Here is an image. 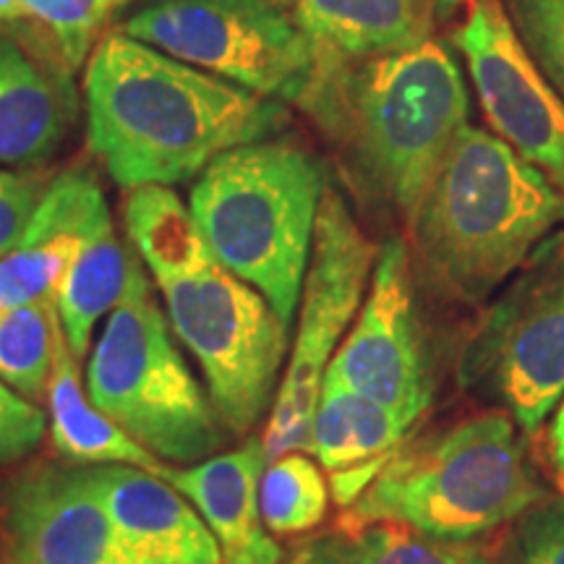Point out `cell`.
<instances>
[{
  "label": "cell",
  "mask_w": 564,
  "mask_h": 564,
  "mask_svg": "<svg viewBox=\"0 0 564 564\" xmlns=\"http://www.w3.org/2000/svg\"><path fill=\"white\" fill-rule=\"evenodd\" d=\"M84 97L91 150L126 192L202 175L223 152L264 139L282 121L278 102L126 32L95 45Z\"/></svg>",
  "instance_id": "1"
},
{
  "label": "cell",
  "mask_w": 564,
  "mask_h": 564,
  "mask_svg": "<svg viewBox=\"0 0 564 564\" xmlns=\"http://www.w3.org/2000/svg\"><path fill=\"white\" fill-rule=\"evenodd\" d=\"M301 105L337 141L366 194L411 225L468 126V91L447 47L343 58L319 47Z\"/></svg>",
  "instance_id": "2"
},
{
  "label": "cell",
  "mask_w": 564,
  "mask_h": 564,
  "mask_svg": "<svg viewBox=\"0 0 564 564\" xmlns=\"http://www.w3.org/2000/svg\"><path fill=\"white\" fill-rule=\"evenodd\" d=\"M562 223L560 188L499 137L465 126L415 209L411 241L429 282L478 306Z\"/></svg>",
  "instance_id": "3"
},
{
  "label": "cell",
  "mask_w": 564,
  "mask_h": 564,
  "mask_svg": "<svg viewBox=\"0 0 564 564\" xmlns=\"http://www.w3.org/2000/svg\"><path fill=\"white\" fill-rule=\"evenodd\" d=\"M546 497L518 423L489 408L411 436L345 510L343 528L394 523L434 539H486Z\"/></svg>",
  "instance_id": "4"
},
{
  "label": "cell",
  "mask_w": 564,
  "mask_h": 564,
  "mask_svg": "<svg viewBox=\"0 0 564 564\" xmlns=\"http://www.w3.org/2000/svg\"><path fill=\"white\" fill-rule=\"evenodd\" d=\"M324 188V167L312 152L259 139L212 160L188 199L217 264L262 293L291 333Z\"/></svg>",
  "instance_id": "5"
},
{
  "label": "cell",
  "mask_w": 564,
  "mask_h": 564,
  "mask_svg": "<svg viewBox=\"0 0 564 564\" xmlns=\"http://www.w3.org/2000/svg\"><path fill=\"white\" fill-rule=\"evenodd\" d=\"M84 382L95 405L162 463L207 460L228 442L230 432L181 356L137 251L123 299L91 345Z\"/></svg>",
  "instance_id": "6"
},
{
  "label": "cell",
  "mask_w": 564,
  "mask_h": 564,
  "mask_svg": "<svg viewBox=\"0 0 564 564\" xmlns=\"http://www.w3.org/2000/svg\"><path fill=\"white\" fill-rule=\"evenodd\" d=\"M457 382L539 434L564 398V228L502 285L463 345Z\"/></svg>",
  "instance_id": "7"
},
{
  "label": "cell",
  "mask_w": 564,
  "mask_h": 564,
  "mask_svg": "<svg viewBox=\"0 0 564 564\" xmlns=\"http://www.w3.org/2000/svg\"><path fill=\"white\" fill-rule=\"evenodd\" d=\"M121 32L264 100L301 102L319 63L299 0H158Z\"/></svg>",
  "instance_id": "8"
},
{
  "label": "cell",
  "mask_w": 564,
  "mask_h": 564,
  "mask_svg": "<svg viewBox=\"0 0 564 564\" xmlns=\"http://www.w3.org/2000/svg\"><path fill=\"white\" fill-rule=\"evenodd\" d=\"M175 340L199 361L207 392L230 434L267 423L293 333L267 299L220 264L160 285Z\"/></svg>",
  "instance_id": "9"
},
{
  "label": "cell",
  "mask_w": 564,
  "mask_h": 564,
  "mask_svg": "<svg viewBox=\"0 0 564 564\" xmlns=\"http://www.w3.org/2000/svg\"><path fill=\"white\" fill-rule=\"evenodd\" d=\"M377 259L379 246L352 217L343 194L327 183L316 217L312 264L295 316L299 324L262 432L267 463L288 453H308L324 377L361 312Z\"/></svg>",
  "instance_id": "10"
},
{
  "label": "cell",
  "mask_w": 564,
  "mask_h": 564,
  "mask_svg": "<svg viewBox=\"0 0 564 564\" xmlns=\"http://www.w3.org/2000/svg\"><path fill=\"white\" fill-rule=\"evenodd\" d=\"M324 382L377 400L419 423L434 403V366L415 299L413 257L403 238L379 249L361 312Z\"/></svg>",
  "instance_id": "11"
},
{
  "label": "cell",
  "mask_w": 564,
  "mask_h": 564,
  "mask_svg": "<svg viewBox=\"0 0 564 564\" xmlns=\"http://www.w3.org/2000/svg\"><path fill=\"white\" fill-rule=\"evenodd\" d=\"M453 42L497 137L564 194V100L535 66L502 0H468Z\"/></svg>",
  "instance_id": "12"
},
{
  "label": "cell",
  "mask_w": 564,
  "mask_h": 564,
  "mask_svg": "<svg viewBox=\"0 0 564 564\" xmlns=\"http://www.w3.org/2000/svg\"><path fill=\"white\" fill-rule=\"evenodd\" d=\"M0 564H139L87 465L24 463L0 486Z\"/></svg>",
  "instance_id": "13"
},
{
  "label": "cell",
  "mask_w": 564,
  "mask_h": 564,
  "mask_svg": "<svg viewBox=\"0 0 564 564\" xmlns=\"http://www.w3.org/2000/svg\"><path fill=\"white\" fill-rule=\"evenodd\" d=\"M87 470L139 564H223L209 525L165 478L137 465H91Z\"/></svg>",
  "instance_id": "14"
},
{
  "label": "cell",
  "mask_w": 564,
  "mask_h": 564,
  "mask_svg": "<svg viewBox=\"0 0 564 564\" xmlns=\"http://www.w3.org/2000/svg\"><path fill=\"white\" fill-rule=\"evenodd\" d=\"M267 468L262 436L192 465H165L160 478L196 507L220 544L223 564H282V549L259 512V478Z\"/></svg>",
  "instance_id": "15"
},
{
  "label": "cell",
  "mask_w": 564,
  "mask_h": 564,
  "mask_svg": "<svg viewBox=\"0 0 564 564\" xmlns=\"http://www.w3.org/2000/svg\"><path fill=\"white\" fill-rule=\"evenodd\" d=\"M102 209H108V202L91 173L55 175L24 238L0 253V312L55 295L87 228Z\"/></svg>",
  "instance_id": "16"
},
{
  "label": "cell",
  "mask_w": 564,
  "mask_h": 564,
  "mask_svg": "<svg viewBox=\"0 0 564 564\" xmlns=\"http://www.w3.org/2000/svg\"><path fill=\"white\" fill-rule=\"evenodd\" d=\"M413 432L415 423L392 408L337 382H324L308 453L327 470L335 502L348 510Z\"/></svg>",
  "instance_id": "17"
},
{
  "label": "cell",
  "mask_w": 564,
  "mask_h": 564,
  "mask_svg": "<svg viewBox=\"0 0 564 564\" xmlns=\"http://www.w3.org/2000/svg\"><path fill=\"white\" fill-rule=\"evenodd\" d=\"M68 70L0 32V165H34L63 144L76 116Z\"/></svg>",
  "instance_id": "18"
},
{
  "label": "cell",
  "mask_w": 564,
  "mask_h": 564,
  "mask_svg": "<svg viewBox=\"0 0 564 564\" xmlns=\"http://www.w3.org/2000/svg\"><path fill=\"white\" fill-rule=\"evenodd\" d=\"M47 434L61 460L74 465H137V468L162 474L167 463L154 457L150 449L133 442L129 434L108 419L89 398L87 382L79 371L66 333L58 337L51 382H47Z\"/></svg>",
  "instance_id": "19"
},
{
  "label": "cell",
  "mask_w": 564,
  "mask_h": 564,
  "mask_svg": "<svg viewBox=\"0 0 564 564\" xmlns=\"http://www.w3.org/2000/svg\"><path fill=\"white\" fill-rule=\"evenodd\" d=\"M316 45L343 58L411 51L432 40L434 0H299Z\"/></svg>",
  "instance_id": "20"
},
{
  "label": "cell",
  "mask_w": 564,
  "mask_h": 564,
  "mask_svg": "<svg viewBox=\"0 0 564 564\" xmlns=\"http://www.w3.org/2000/svg\"><path fill=\"white\" fill-rule=\"evenodd\" d=\"M131 257L133 251L118 238L110 209H102L91 220L82 249L76 251L74 262L55 291L63 333L79 361L89 356L97 324L108 319V314L123 299Z\"/></svg>",
  "instance_id": "21"
},
{
  "label": "cell",
  "mask_w": 564,
  "mask_h": 564,
  "mask_svg": "<svg viewBox=\"0 0 564 564\" xmlns=\"http://www.w3.org/2000/svg\"><path fill=\"white\" fill-rule=\"evenodd\" d=\"M123 225L131 249L158 288L217 267L192 207L171 186L129 188L123 196Z\"/></svg>",
  "instance_id": "22"
},
{
  "label": "cell",
  "mask_w": 564,
  "mask_h": 564,
  "mask_svg": "<svg viewBox=\"0 0 564 564\" xmlns=\"http://www.w3.org/2000/svg\"><path fill=\"white\" fill-rule=\"evenodd\" d=\"M333 489L312 453H288L267 463L259 478V512L278 539L312 533L329 514Z\"/></svg>",
  "instance_id": "23"
},
{
  "label": "cell",
  "mask_w": 564,
  "mask_h": 564,
  "mask_svg": "<svg viewBox=\"0 0 564 564\" xmlns=\"http://www.w3.org/2000/svg\"><path fill=\"white\" fill-rule=\"evenodd\" d=\"M63 324L55 295L0 312V379L32 403H45Z\"/></svg>",
  "instance_id": "24"
},
{
  "label": "cell",
  "mask_w": 564,
  "mask_h": 564,
  "mask_svg": "<svg viewBox=\"0 0 564 564\" xmlns=\"http://www.w3.org/2000/svg\"><path fill=\"white\" fill-rule=\"evenodd\" d=\"M343 531L352 539L361 564H507L505 546L494 549L484 539H434L394 523L352 525Z\"/></svg>",
  "instance_id": "25"
},
{
  "label": "cell",
  "mask_w": 564,
  "mask_h": 564,
  "mask_svg": "<svg viewBox=\"0 0 564 564\" xmlns=\"http://www.w3.org/2000/svg\"><path fill=\"white\" fill-rule=\"evenodd\" d=\"M112 6L118 0H24L26 17L45 26L68 68L89 61Z\"/></svg>",
  "instance_id": "26"
},
{
  "label": "cell",
  "mask_w": 564,
  "mask_h": 564,
  "mask_svg": "<svg viewBox=\"0 0 564 564\" xmlns=\"http://www.w3.org/2000/svg\"><path fill=\"white\" fill-rule=\"evenodd\" d=\"M535 66L564 100V0H502Z\"/></svg>",
  "instance_id": "27"
},
{
  "label": "cell",
  "mask_w": 564,
  "mask_h": 564,
  "mask_svg": "<svg viewBox=\"0 0 564 564\" xmlns=\"http://www.w3.org/2000/svg\"><path fill=\"white\" fill-rule=\"evenodd\" d=\"M505 562L564 564V494H549L514 520L505 541Z\"/></svg>",
  "instance_id": "28"
},
{
  "label": "cell",
  "mask_w": 564,
  "mask_h": 564,
  "mask_svg": "<svg viewBox=\"0 0 564 564\" xmlns=\"http://www.w3.org/2000/svg\"><path fill=\"white\" fill-rule=\"evenodd\" d=\"M47 436V413L0 379V468L34 455Z\"/></svg>",
  "instance_id": "29"
},
{
  "label": "cell",
  "mask_w": 564,
  "mask_h": 564,
  "mask_svg": "<svg viewBox=\"0 0 564 564\" xmlns=\"http://www.w3.org/2000/svg\"><path fill=\"white\" fill-rule=\"evenodd\" d=\"M51 181L34 171L0 167V253L11 251L24 238Z\"/></svg>",
  "instance_id": "30"
},
{
  "label": "cell",
  "mask_w": 564,
  "mask_h": 564,
  "mask_svg": "<svg viewBox=\"0 0 564 564\" xmlns=\"http://www.w3.org/2000/svg\"><path fill=\"white\" fill-rule=\"evenodd\" d=\"M285 564H361L358 562L352 539L343 531L319 533L314 539L303 541L295 552L288 556Z\"/></svg>",
  "instance_id": "31"
},
{
  "label": "cell",
  "mask_w": 564,
  "mask_h": 564,
  "mask_svg": "<svg viewBox=\"0 0 564 564\" xmlns=\"http://www.w3.org/2000/svg\"><path fill=\"white\" fill-rule=\"evenodd\" d=\"M546 463L552 470L554 484L560 494H564V398L556 405L552 419H549L546 429Z\"/></svg>",
  "instance_id": "32"
},
{
  "label": "cell",
  "mask_w": 564,
  "mask_h": 564,
  "mask_svg": "<svg viewBox=\"0 0 564 564\" xmlns=\"http://www.w3.org/2000/svg\"><path fill=\"white\" fill-rule=\"evenodd\" d=\"M26 17L24 0H0V21H24Z\"/></svg>",
  "instance_id": "33"
},
{
  "label": "cell",
  "mask_w": 564,
  "mask_h": 564,
  "mask_svg": "<svg viewBox=\"0 0 564 564\" xmlns=\"http://www.w3.org/2000/svg\"><path fill=\"white\" fill-rule=\"evenodd\" d=\"M460 3H465V0H434L436 11H440V13H449V11H455L457 6H460Z\"/></svg>",
  "instance_id": "34"
},
{
  "label": "cell",
  "mask_w": 564,
  "mask_h": 564,
  "mask_svg": "<svg viewBox=\"0 0 564 564\" xmlns=\"http://www.w3.org/2000/svg\"><path fill=\"white\" fill-rule=\"evenodd\" d=\"M118 3H126V0H118Z\"/></svg>",
  "instance_id": "35"
}]
</instances>
